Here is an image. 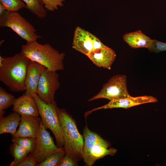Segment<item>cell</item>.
Segmentation results:
<instances>
[{
	"instance_id": "6da1fadb",
	"label": "cell",
	"mask_w": 166,
	"mask_h": 166,
	"mask_svg": "<svg viewBox=\"0 0 166 166\" xmlns=\"http://www.w3.org/2000/svg\"><path fill=\"white\" fill-rule=\"evenodd\" d=\"M30 60L21 52L4 57L0 66V81L11 91H25V81Z\"/></svg>"
},
{
	"instance_id": "7a4b0ae2",
	"label": "cell",
	"mask_w": 166,
	"mask_h": 166,
	"mask_svg": "<svg viewBox=\"0 0 166 166\" xmlns=\"http://www.w3.org/2000/svg\"><path fill=\"white\" fill-rule=\"evenodd\" d=\"M30 60L36 62L52 71L63 70L65 54L60 53L49 43L42 44L37 41L26 42L21 52Z\"/></svg>"
},
{
	"instance_id": "3957f363",
	"label": "cell",
	"mask_w": 166,
	"mask_h": 166,
	"mask_svg": "<svg viewBox=\"0 0 166 166\" xmlns=\"http://www.w3.org/2000/svg\"><path fill=\"white\" fill-rule=\"evenodd\" d=\"M57 112L63 134L65 153L78 162L83 159L84 138L79 132L75 120L65 109L57 107Z\"/></svg>"
},
{
	"instance_id": "277c9868",
	"label": "cell",
	"mask_w": 166,
	"mask_h": 166,
	"mask_svg": "<svg viewBox=\"0 0 166 166\" xmlns=\"http://www.w3.org/2000/svg\"><path fill=\"white\" fill-rule=\"evenodd\" d=\"M33 97L36 102L41 121L46 129H49L53 134L59 148L64 147L63 134L58 117L56 103L54 101L50 103L43 101L37 93Z\"/></svg>"
},
{
	"instance_id": "5b68a950",
	"label": "cell",
	"mask_w": 166,
	"mask_h": 166,
	"mask_svg": "<svg viewBox=\"0 0 166 166\" xmlns=\"http://www.w3.org/2000/svg\"><path fill=\"white\" fill-rule=\"evenodd\" d=\"M0 27L10 28L26 42L41 38L33 26L18 11H5L0 16Z\"/></svg>"
},
{
	"instance_id": "8992f818",
	"label": "cell",
	"mask_w": 166,
	"mask_h": 166,
	"mask_svg": "<svg viewBox=\"0 0 166 166\" xmlns=\"http://www.w3.org/2000/svg\"><path fill=\"white\" fill-rule=\"evenodd\" d=\"M131 97L127 89V76L117 74L112 76L104 84L100 92L88 101L101 98H105L111 101Z\"/></svg>"
},
{
	"instance_id": "52a82bcc",
	"label": "cell",
	"mask_w": 166,
	"mask_h": 166,
	"mask_svg": "<svg viewBox=\"0 0 166 166\" xmlns=\"http://www.w3.org/2000/svg\"><path fill=\"white\" fill-rule=\"evenodd\" d=\"M60 86L58 73L45 68L40 77L37 94L43 101L50 103L54 101L55 93Z\"/></svg>"
},
{
	"instance_id": "ba28073f",
	"label": "cell",
	"mask_w": 166,
	"mask_h": 166,
	"mask_svg": "<svg viewBox=\"0 0 166 166\" xmlns=\"http://www.w3.org/2000/svg\"><path fill=\"white\" fill-rule=\"evenodd\" d=\"M36 139L35 148L30 153L37 162V164L44 161L50 154L61 151L64 148H59L55 145L52 137L46 130L42 121Z\"/></svg>"
},
{
	"instance_id": "9c48e42d",
	"label": "cell",
	"mask_w": 166,
	"mask_h": 166,
	"mask_svg": "<svg viewBox=\"0 0 166 166\" xmlns=\"http://www.w3.org/2000/svg\"><path fill=\"white\" fill-rule=\"evenodd\" d=\"M104 45L95 35L79 26L75 30L72 48L87 55L93 50L105 47Z\"/></svg>"
},
{
	"instance_id": "30bf717a",
	"label": "cell",
	"mask_w": 166,
	"mask_h": 166,
	"mask_svg": "<svg viewBox=\"0 0 166 166\" xmlns=\"http://www.w3.org/2000/svg\"><path fill=\"white\" fill-rule=\"evenodd\" d=\"M158 101V100L156 97L152 96L145 95L134 97L131 96L129 97L110 101L105 105L93 109L91 110L86 112L85 113V115H88L94 111L102 109L113 108L127 109L142 104L156 103Z\"/></svg>"
},
{
	"instance_id": "8fae6325",
	"label": "cell",
	"mask_w": 166,
	"mask_h": 166,
	"mask_svg": "<svg viewBox=\"0 0 166 166\" xmlns=\"http://www.w3.org/2000/svg\"><path fill=\"white\" fill-rule=\"evenodd\" d=\"M45 68L44 66L30 60L25 81L26 94L32 96L37 93L38 85L40 77Z\"/></svg>"
},
{
	"instance_id": "7c38bea8",
	"label": "cell",
	"mask_w": 166,
	"mask_h": 166,
	"mask_svg": "<svg viewBox=\"0 0 166 166\" xmlns=\"http://www.w3.org/2000/svg\"><path fill=\"white\" fill-rule=\"evenodd\" d=\"M41 121L38 117L21 116L19 127L13 138L33 137L36 138L38 136Z\"/></svg>"
},
{
	"instance_id": "4fadbf2b",
	"label": "cell",
	"mask_w": 166,
	"mask_h": 166,
	"mask_svg": "<svg viewBox=\"0 0 166 166\" xmlns=\"http://www.w3.org/2000/svg\"><path fill=\"white\" fill-rule=\"evenodd\" d=\"M87 56L97 66L110 70L116 54L113 49L106 46L93 50Z\"/></svg>"
},
{
	"instance_id": "5bb4252c",
	"label": "cell",
	"mask_w": 166,
	"mask_h": 166,
	"mask_svg": "<svg viewBox=\"0 0 166 166\" xmlns=\"http://www.w3.org/2000/svg\"><path fill=\"white\" fill-rule=\"evenodd\" d=\"M13 110L19 113L21 116L38 117L39 115L34 98L25 93L16 99L13 105Z\"/></svg>"
},
{
	"instance_id": "9a60e30c",
	"label": "cell",
	"mask_w": 166,
	"mask_h": 166,
	"mask_svg": "<svg viewBox=\"0 0 166 166\" xmlns=\"http://www.w3.org/2000/svg\"><path fill=\"white\" fill-rule=\"evenodd\" d=\"M84 144L82 149V156L85 160L92 148L96 144H100L108 148L109 144L97 134L91 131L86 126L83 129Z\"/></svg>"
},
{
	"instance_id": "2e32d148",
	"label": "cell",
	"mask_w": 166,
	"mask_h": 166,
	"mask_svg": "<svg viewBox=\"0 0 166 166\" xmlns=\"http://www.w3.org/2000/svg\"><path fill=\"white\" fill-rule=\"evenodd\" d=\"M124 41L133 49L150 47L152 40L140 30L127 33L123 36Z\"/></svg>"
},
{
	"instance_id": "e0dca14e",
	"label": "cell",
	"mask_w": 166,
	"mask_h": 166,
	"mask_svg": "<svg viewBox=\"0 0 166 166\" xmlns=\"http://www.w3.org/2000/svg\"><path fill=\"white\" fill-rule=\"evenodd\" d=\"M21 115L15 112L10 113L0 119V134L10 133L13 136L17 132L16 129L19 124Z\"/></svg>"
},
{
	"instance_id": "ac0fdd59",
	"label": "cell",
	"mask_w": 166,
	"mask_h": 166,
	"mask_svg": "<svg viewBox=\"0 0 166 166\" xmlns=\"http://www.w3.org/2000/svg\"><path fill=\"white\" fill-rule=\"evenodd\" d=\"M108 148L100 144L95 145L91 149L86 159L84 161L85 165L92 166L96 160L106 155H114L117 152V150L114 148Z\"/></svg>"
},
{
	"instance_id": "d6986e66",
	"label": "cell",
	"mask_w": 166,
	"mask_h": 166,
	"mask_svg": "<svg viewBox=\"0 0 166 166\" xmlns=\"http://www.w3.org/2000/svg\"><path fill=\"white\" fill-rule=\"evenodd\" d=\"M22 0L25 3L26 8L38 18L42 19L46 17L47 10L44 7V4L41 0Z\"/></svg>"
},
{
	"instance_id": "ffe728a7",
	"label": "cell",
	"mask_w": 166,
	"mask_h": 166,
	"mask_svg": "<svg viewBox=\"0 0 166 166\" xmlns=\"http://www.w3.org/2000/svg\"><path fill=\"white\" fill-rule=\"evenodd\" d=\"M10 152L14 158L10 166H17L27 156L28 152L19 145L14 143L10 147Z\"/></svg>"
},
{
	"instance_id": "44dd1931",
	"label": "cell",
	"mask_w": 166,
	"mask_h": 166,
	"mask_svg": "<svg viewBox=\"0 0 166 166\" xmlns=\"http://www.w3.org/2000/svg\"><path fill=\"white\" fill-rule=\"evenodd\" d=\"M15 99L13 95L8 93L2 87H0V118L4 117V115L5 113L4 110L13 105Z\"/></svg>"
},
{
	"instance_id": "7402d4cb",
	"label": "cell",
	"mask_w": 166,
	"mask_h": 166,
	"mask_svg": "<svg viewBox=\"0 0 166 166\" xmlns=\"http://www.w3.org/2000/svg\"><path fill=\"white\" fill-rule=\"evenodd\" d=\"M65 154L64 148L61 151L50 154L44 161L37 164L36 166H59Z\"/></svg>"
},
{
	"instance_id": "603a6c76",
	"label": "cell",
	"mask_w": 166,
	"mask_h": 166,
	"mask_svg": "<svg viewBox=\"0 0 166 166\" xmlns=\"http://www.w3.org/2000/svg\"><path fill=\"white\" fill-rule=\"evenodd\" d=\"M13 143H16L26 150L28 153L35 150L37 143L36 138L33 137H22L13 138Z\"/></svg>"
},
{
	"instance_id": "cb8c5ba5",
	"label": "cell",
	"mask_w": 166,
	"mask_h": 166,
	"mask_svg": "<svg viewBox=\"0 0 166 166\" xmlns=\"http://www.w3.org/2000/svg\"><path fill=\"white\" fill-rule=\"evenodd\" d=\"M0 2L4 5L7 11H18L26 8V4L22 0H0Z\"/></svg>"
},
{
	"instance_id": "d4e9b609",
	"label": "cell",
	"mask_w": 166,
	"mask_h": 166,
	"mask_svg": "<svg viewBox=\"0 0 166 166\" xmlns=\"http://www.w3.org/2000/svg\"><path fill=\"white\" fill-rule=\"evenodd\" d=\"M44 7L49 11H53L57 9L58 7L62 6L65 0H41Z\"/></svg>"
},
{
	"instance_id": "484cf974",
	"label": "cell",
	"mask_w": 166,
	"mask_h": 166,
	"mask_svg": "<svg viewBox=\"0 0 166 166\" xmlns=\"http://www.w3.org/2000/svg\"><path fill=\"white\" fill-rule=\"evenodd\" d=\"M148 49L149 52H153L156 53L166 51V43L153 39Z\"/></svg>"
},
{
	"instance_id": "4316f807",
	"label": "cell",
	"mask_w": 166,
	"mask_h": 166,
	"mask_svg": "<svg viewBox=\"0 0 166 166\" xmlns=\"http://www.w3.org/2000/svg\"><path fill=\"white\" fill-rule=\"evenodd\" d=\"M78 165L77 161L72 156L67 154H65L62 158L59 166H76Z\"/></svg>"
},
{
	"instance_id": "83f0119b",
	"label": "cell",
	"mask_w": 166,
	"mask_h": 166,
	"mask_svg": "<svg viewBox=\"0 0 166 166\" xmlns=\"http://www.w3.org/2000/svg\"><path fill=\"white\" fill-rule=\"evenodd\" d=\"M37 164V162L30 153L17 166H36Z\"/></svg>"
},
{
	"instance_id": "f1b7e54d",
	"label": "cell",
	"mask_w": 166,
	"mask_h": 166,
	"mask_svg": "<svg viewBox=\"0 0 166 166\" xmlns=\"http://www.w3.org/2000/svg\"><path fill=\"white\" fill-rule=\"evenodd\" d=\"M6 10L4 5L0 2V16H1Z\"/></svg>"
}]
</instances>
